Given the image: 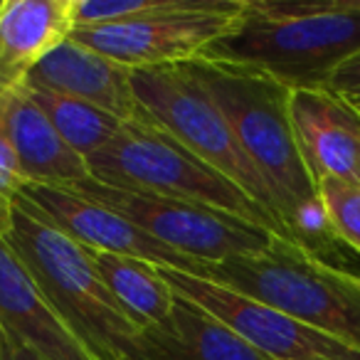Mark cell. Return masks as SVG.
Wrapping results in <instances>:
<instances>
[{"instance_id":"277c9868","label":"cell","mask_w":360,"mask_h":360,"mask_svg":"<svg viewBox=\"0 0 360 360\" xmlns=\"http://www.w3.org/2000/svg\"><path fill=\"white\" fill-rule=\"evenodd\" d=\"M86 163L91 178L106 186L212 207L289 240L284 227L259 202L153 124H126Z\"/></svg>"},{"instance_id":"7402d4cb","label":"cell","mask_w":360,"mask_h":360,"mask_svg":"<svg viewBox=\"0 0 360 360\" xmlns=\"http://www.w3.org/2000/svg\"><path fill=\"white\" fill-rule=\"evenodd\" d=\"M3 353H6V360H45L40 353H35V350L27 348L25 343L11 338V335H6V333H3Z\"/></svg>"},{"instance_id":"9c48e42d","label":"cell","mask_w":360,"mask_h":360,"mask_svg":"<svg viewBox=\"0 0 360 360\" xmlns=\"http://www.w3.org/2000/svg\"><path fill=\"white\" fill-rule=\"evenodd\" d=\"M160 269V266H158ZM175 294L210 311L269 360H360V353L299 319L205 276L160 269Z\"/></svg>"},{"instance_id":"3957f363","label":"cell","mask_w":360,"mask_h":360,"mask_svg":"<svg viewBox=\"0 0 360 360\" xmlns=\"http://www.w3.org/2000/svg\"><path fill=\"white\" fill-rule=\"evenodd\" d=\"M6 240L94 360L136 355L141 330L99 279L86 247L52 227L22 198H18Z\"/></svg>"},{"instance_id":"ac0fdd59","label":"cell","mask_w":360,"mask_h":360,"mask_svg":"<svg viewBox=\"0 0 360 360\" xmlns=\"http://www.w3.org/2000/svg\"><path fill=\"white\" fill-rule=\"evenodd\" d=\"M25 89L35 99V104L47 114V119L55 124L62 139L84 158H91L96 150L111 143L126 126V121L116 119L109 111L86 104V101L55 94L47 89H35V86H25Z\"/></svg>"},{"instance_id":"d4e9b609","label":"cell","mask_w":360,"mask_h":360,"mask_svg":"<svg viewBox=\"0 0 360 360\" xmlns=\"http://www.w3.org/2000/svg\"><path fill=\"white\" fill-rule=\"evenodd\" d=\"M0 360H6V353H3V330H0Z\"/></svg>"},{"instance_id":"8fae6325","label":"cell","mask_w":360,"mask_h":360,"mask_svg":"<svg viewBox=\"0 0 360 360\" xmlns=\"http://www.w3.org/2000/svg\"><path fill=\"white\" fill-rule=\"evenodd\" d=\"M22 84L86 101L126 124H153L136 96L129 67L79 45L72 37L55 47Z\"/></svg>"},{"instance_id":"9a60e30c","label":"cell","mask_w":360,"mask_h":360,"mask_svg":"<svg viewBox=\"0 0 360 360\" xmlns=\"http://www.w3.org/2000/svg\"><path fill=\"white\" fill-rule=\"evenodd\" d=\"M136 355L146 360H269L210 311L180 294H175L165 323L139 333Z\"/></svg>"},{"instance_id":"6da1fadb","label":"cell","mask_w":360,"mask_h":360,"mask_svg":"<svg viewBox=\"0 0 360 360\" xmlns=\"http://www.w3.org/2000/svg\"><path fill=\"white\" fill-rule=\"evenodd\" d=\"M188 70L230 121L242 150L274 195L276 212L294 245L338 269L348 247L335 240L316 180L296 146L289 114L291 89L262 72L225 62L193 60Z\"/></svg>"},{"instance_id":"4316f807","label":"cell","mask_w":360,"mask_h":360,"mask_svg":"<svg viewBox=\"0 0 360 360\" xmlns=\"http://www.w3.org/2000/svg\"><path fill=\"white\" fill-rule=\"evenodd\" d=\"M350 6H355L360 11V0H350Z\"/></svg>"},{"instance_id":"5b68a950","label":"cell","mask_w":360,"mask_h":360,"mask_svg":"<svg viewBox=\"0 0 360 360\" xmlns=\"http://www.w3.org/2000/svg\"><path fill=\"white\" fill-rule=\"evenodd\" d=\"M202 276L264 301L360 353V286L294 242L274 237L259 255L205 264Z\"/></svg>"},{"instance_id":"4fadbf2b","label":"cell","mask_w":360,"mask_h":360,"mask_svg":"<svg viewBox=\"0 0 360 360\" xmlns=\"http://www.w3.org/2000/svg\"><path fill=\"white\" fill-rule=\"evenodd\" d=\"M0 328L45 360H94L6 237H0Z\"/></svg>"},{"instance_id":"d6986e66","label":"cell","mask_w":360,"mask_h":360,"mask_svg":"<svg viewBox=\"0 0 360 360\" xmlns=\"http://www.w3.org/2000/svg\"><path fill=\"white\" fill-rule=\"evenodd\" d=\"M316 188L335 240L360 255V183L343 178H321Z\"/></svg>"},{"instance_id":"cb8c5ba5","label":"cell","mask_w":360,"mask_h":360,"mask_svg":"<svg viewBox=\"0 0 360 360\" xmlns=\"http://www.w3.org/2000/svg\"><path fill=\"white\" fill-rule=\"evenodd\" d=\"M8 89H11V86H6V84H3V82H0V104H3V99H6Z\"/></svg>"},{"instance_id":"8992f818","label":"cell","mask_w":360,"mask_h":360,"mask_svg":"<svg viewBox=\"0 0 360 360\" xmlns=\"http://www.w3.org/2000/svg\"><path fill=\"white\" fill-rule=\"evenodd\" d=\"M131 82L141 106L158 129H163L191 153L205 160L210 168L232 180L284 227L276 212L274 195L262 180L259 170L247 158L230 121L205 91V86L188 70V65L131 70Z\"/></svg>"},{"instance_id":"ffe728a7","label":"cell","mask_w":360,"mask_h":360,"mask_svg":"<svg viewBox=\"0 0 360 360\" xmlns=\"http://www.w3.org/2000/svg\"><path fill=\"white\" fill-rule=\"evenodd\" d=\"M22 188H25V175H22L20 160H18L15 148L8 139L6 121L0 114V237L11 235L13 215H15V205Z\"/></svg>"},{"instance_id":"44dd1931","label":"cell","mask_w":360,"mask_h":360,"mask_svg":"<svg viewBox=\"0 0 360 360\" xmlns=\"http://www.w3.org/2000/svg\"><path fill=\"white\" fill-rule=\"evenodd\" d=\"M328 91H333L335 96H340L343 101H348L353 109L360 111V52L353 55L350 60H345L338 70L330 77Z\"/></svg>"},{"instance_id":"5bb4252c","label":"cell","mask_w":360,"mask_h":360,"mask_svg":"<svg viewBox=\"0 0 360 360\" xmlns=\"http://www.w3.org/2000/svg\"><path fill=\"white\" fill-rule=\"evenodd\" d=\"M0 114L6 121L8 139L20 160L25 186L72 188L91 178L89 163L55 129L47 114L35 104L25 86L8 89Z\"/></svg>"},{"instance_id":"2e32d148","label":"cell","mask_w":360,"mask_h":360,"mask_svg":"<svg viewBox=\"0 0 360 360\" xmlns=\"http://www.w3.org/2000/svg\"><path fill=\"white\" fill-rule=\"evenodd\" d=\"M75 0H0V82L20 86L75 32Z\"/></svg>"},{"instance_id":"30bf717a","label":"cell","mask_w":360,"mask_h":360,"mask_svg":"<svg viewBox=\"0 0 360 360\" xmlns=\"http://www.w3.org/2000/svg\"><path fill=\"white\" fill-rule=\"evenodd\" d=\"M20 198L52 227L65 232L67 237H72L77 245L86 247V250L131 257V259L148 262L160 269H178L202 276L205 262L183 257L170 247L160 245L158 240L146 235L141 227H136L134 222L109 210L101 202L82 198L67 188L32 186V183L22 188Z\"/></svg>"},{"instance_id":"e0dca14e","label":"cell","mask_w":360,"mask_h":360,"mask_svg":"<svg viewBox=\"0 0 360 360\" xmlns=\"http://www.w3.org/2000/svg\"><path fill=\"white\" fill-rule=\"evenodd\" d=\"M94 269L116 304L134 321L139 330L153 328L168 321L173 311L175 291L155 264L131 257L106 255L89 250Z\"/></svg>"},{"instance_id":"7c38bea8","label":"cell","mask_w":360,"mask_h":360,"mask_svg":"<svg viewBox=\"0 0 360 360\" xmlns=\"http://www.w3.org/2000/svg\"><path fill=\"white\" fill-rule=\"evenodd\" d=\"M289 114L311 178L360 183V111L328 89H294Z\"/></svg>"},{"instance_id":"52a82bcc","label":"cell","mask_w":360,"mask_h":360,"mask_svg":"<svg viewBox=\"0 0 360 360\" xmlns=\"http://www.w3.org/2000/svg\"><path fill=\"white\" fill-rule=\"evenodd\" d=\"M67 191L101 202L141 227L160 245L205 264H220L235 257L259 255L276 237L252 222L212 207L150 195V193L124 191V188L99 183L96 178H86Z\"/></svg>"},{"instance_id":"603a6c76","label":"cell","mask_w":360,"mask_h":360,"mask_svg":"<svg viewBox=\"0 0 360 360\" xmlns=\"http://www.w3.org/2000/svg\"><path fill=\"white\" fill-rule=\"evenodd\" d=\"M340 271H345V274L360 286V255H355V252L350 250L348 257H345V264L340 266Z\"/></svg>"},{"instance_id":"484cf974","label":"cell","mask_w":360,"mask_h":360,"mask_svg":"<svg viewBox=\"0 0 360 360\" xmlns=\"http://www.w3.org/2000/svg\"><path fill=\"white\" fill-rule=\"evenodd\" d=\"M124 360H146V358H141V355H129V358H124Z\"/></svg>"},{"instance_id":"ba28073f","label":"cell","mask_w":360,"mask_h":360,"mask_svg":"<svg viewBox=\"0 0 360 360\" xmlns=\"http://www.w3.org/2000/svg\"><path fill=\"white\" fill-rule=\"evenodd\" d=\"M245 13V0H170L143 20L84 27L72 40L129 70L188 65L225 37Z\"/></svg>"},{"instance_id":"7a4b0ae2","label":"cell","mask_w":360,"mask_h":360,"mask_svg":"<svg viewBox=\"0 0 360 360\" xmlns=\"http://www.w3.org/2000/svg\"><path fill=\"white\" fill-rule=\"evenodd\" d=\"M360 52V11L350 0H245V13L200 60L247 67L286 89H326Z\"/></svg>"}]
</instances>
